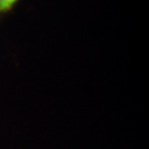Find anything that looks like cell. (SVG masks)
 <instances>
[{
  "label": "cell",
  "instance_id": "obj_1",
  "mask_svg": "<svg viewBox=\"0 0 149 149\" xmlns=\"http://www.w3.org/2000/svg\"><path fill=\"white\" fill-rule=\"evenodd\" d=\"M17 1V0H0V13L9 11Z\"/></svg>",
  "mask_w": 149,
  "mask_h": 149
}]
</instances>
